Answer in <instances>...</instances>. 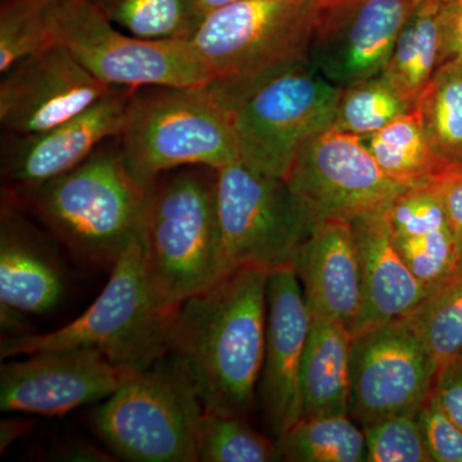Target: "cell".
Masks as SVG:
<instances>
[{"label": "cell", "mask_w": 462, "mask_h": 462, "mask_svg": "<svg viewBox=\"0 0 462 462\" xmlns=\"http://www.w3.org/2000/svg\"><path fill=\"white\" fill-rule=\"evenodd\" d=\"M267 275L236 269L176 310L167 355L206 412L243 416L257 396L267 327Z\"/></svg>", "instance_id": "cell-1"}, {"label": "cell", "mask_w": 462, "mask_h": 462, "mask_svg": "<svg viewBox=\"0 0 462 462\" xmlns=\"http://www.w3.org/2000/svg\"><path fill=\"white\" fill-rule=\"evenodd\" d=\"M142 245L149 281L169 309L231 273L218 225L216 170L182 167L149 185Z\"/></svg>", "instance_id": "cell-2"}, {"label": "cell", "mask_w": 462, "mask_h": 462, "mask_svg": "<svg viewBox=\"0 0 462 462\" xmlns=\"http://www.w3.org/2000/svg\"><path fill=\"white\" fill-rule=\"evenodd\" d=\"M176 310L161 302L149 281L141 236L116 261L107 284L83 315L50 333L3 337L0 355L93 349L141 372L167 355Z\"/></svg>", "instance_id": "cell-3"}, {"label": "cell", "mask_w": 462, "mask_h": 462, "mask_svg": "<svg viewBox=\"0 0 462 462\" xmlns=\"http://www.w3.org/2000/svg\"><path fill=\"white\" fill-rule=\"evenodd\" d=\"M148 188L133 178L120 147L103 144L71 171L23 197L76 258L112 267L141 238Z\"/></svg>", "instance_id": "cell-4"}, {"label": "cell", "mask_w": 462, "mask_h": 462, "mask_svg": "<svg viewBox=\"0 0 462 462\" xmlns=\"http://www.w3.org/2000/svg\"><path fill=\"white\" fill-rule=\"evenodd\" d=\"M117 139L143 187L182 167L218 170L239 161L229 111L208 87L134 89Z\"/></svg>", "instance_id": "cell-5"}, {"label": "cell", "mask_w": 462, "mask_h": 462, "mask_svg": "<svg viewBox=\"0 0 462 462\" xmlns=\"http://www.w3.org/2000/svg\"><path fill=\"white\" fill-rule=\"evenodd\" d=\"M211 90L229 111L240 162L287 179L303 144L333 124L342 89L300 60L242 87Z\"/></svg>", "instance_id": "cell-6"}, {"label": "cell", "mask_w": 462, "mask_h": 462, "mask_svg": "<svg viewBox=\"0 0 462 462\" xmlns=\"http://www.w3.org/2000/svg\"><path fill=\"white\" fill-rule=\"evenodd\" d=\"M322 0H240L203 18L190 45L211 89L242 87L309 60Z\"/></svg>", "instance_id": "cell-7"}, {"label": "cell", "mask_w": 462, "mask_h": 462, "mask_svg": "<svg viewBox=\"0 0 462 462\" xmlns=\"http://www.w3.org/2000/svg\"><path fill=\"white\" fill-rule=\"evenodd\" d=\"M203 412L189 378L165 356L102 401L91 421L116 457L135 462H196Z\"/></svg>", "instance_id": "cell-8"}, {"label": "cell", "mask_w": 462, "mask_h": 462, "mask_svg": "<svg viewBox=\"0 0 462 462\" xmlns=\"http://www.w3.org/2000/svg\"><path fill=\"white\" fill-rule=\"evenodd\" d=\"M53 44L111 88L207 87L189 41H145L123 32L93 0H54L47 14Z\"/></svg>", "instance_id": "cell-9"}, {"label": "cell", "mask_w": 462, "mask_h": 462, "mask_svg": "<svg viewBox=\"0 0 462 462\" xmlns=\"http://www.w3.org/2000/svg\"><path fill=\"white\" fill-rule=\"evenodd\" d=\"M216 203L231 272L293 267L316 217L285 179L236 161L216 170Z\"/></svg>", "instance_id": "cell-10"}, {"label": "cell", "mask_w": 462, "mask_h": 462, "mask_svg": "<svg viewBox=\"0 0 462 462\" xmlns=\"http://www.w3.org/2000/svg\"><path fill=\"white\" fill-rule=\"evenodd\" d=\"M438 365L403 319L354 334L348 413L361 427L418 413L436 383Z\"/></svg>", "instance_id": "cell-11"}, {"label": "cell", "mask_w": 462, "mask_h": 462, "mask_svg": "<svg viewBox=\"0 0 462 462\" xmlns=\"http://www.w3.org/2000/svg\"><path fill=\"white\" fill-rule=\"evenodd\" d=\"M285 180L316 220L383 211L409 188L385 175L363 136L334 126L303 144Z\"/></svg>", "instance_id": "cell-12"}, {"label": "cell", "mask_w": 462, "mask_h": 462, "mask_svg": "<svg viewBox=\"0 0 462 462\" xmlns=\"http://www.w3.org/2000/svg\"><path fill=\"white\" fill-rule=\"evenodd\" d=\"M419 0H322L309 63L340 89L384 71Z\"/></svg>", "instance_id": "cell-13"}, {"label": "cell", "mask_w": 462, "mask_h": 462, "mask_svg": "<svg viewBox=\"0 0 462 462\" xmlns=\"http://www.w3.org/2000/svg\"><path fill=\"white\" fill-rule=\"evenodd\" d=\"M138 373L112 363L93 349L27 356L26 360L2 365L0 410L63 415L105 401Z\"/></svg>", "instance_id": "cell-14"}, {"label": "cell", "mask_w": 462, "mask_h": 462, "mask_svg": "<svg viewBox=\"0 0 462 462\" xmlns=\"http://www.w3.org/2000/svg\"><path fill=\"white\" fill-rule=\"evenodd\" d=\"M2 76L0 123L12 135L57 126L112 89L57 44L23 58Z\"/></svg>", "instance_id": "cell-15"}, {"label": "cell", "mask_w": 462, "mask_h": 462, "mask_svg": "<svg viewBox=\"0 0 462 462\" xmlns=\"http://www.w3.org/2000/svg\"><path fill=\"white\" fill-rule=\"evenodd\" d=\"M134 89L112 88L90 107L44 132L14 135L3 154V176L25 196L83 163L118 138Z\"/></svg>", "instance_id": "cell-16"}, {"label": "cell", "mask_w": 462, "mask_h": 462, "mask_svg": "<svg viewBox=\"0 0 462 462\" xmlns=\"http://www.w3.org/2000/svg\"><path fill=\"white\" fill-rule=\"evenodd\" d=\"M266 296V343L257 397L267 428L278 438L300 418V366L311 315L293 267L269 273Z\"/></svg>", "instance_id": "cell-17"}, {"label": "cell", "mask_w": 462, "mask_h": 462, "mask_svg": "<svg viewBox=\"0 0 462 462\" xmlns=\"http://www.w3.org/2000/svg\"><path fill=\"white\" fill-rule=\"evenodd\" d=\"M66 273L56 252L16 209L3 206L0 223V321L3 333H26V315H44L66 294Z\"/></svg>", "instance_id": "cell-18"}, {"label": "cell", "mask_w": 462, "mask_h": 462, "mask_svg": "<svg viewBox=\"0 0 462 462\" xmlns=\"http://www.w3.org/2000/svg\"><path fill=\"white\" fill-rule=\"evenodd\" d=\"M310 314L355 327L363 303L361 270L351 221H316L293 263Z\"/></svg>", "instance_id": "cell-19"}, {"label": "cell", "mask_w": 462, "mask_h": 462, "mask_svg": "<svg viewBox=\"0 0 462 462\" xmlns=\"http://www.w3.org/2000/svg\"><path fill=\"white\" fill-rule=\"evenodd\" d=\"M361 270L363 303L351 333L398 320L428 291L404 263L392 239L388 208L352 218Z\"/></svg>", "instance_id": "cell-20"}, {"label": "cell", "mask_w": 462, "mask_h": 462, "mask_svg": "<svg viewBox=\"0 0 462 462\" xmlns=\"http://www.w3.org/2000/svg\"><path fill=\"white\" fill-rule=\"evenodd\" d=\"M392 239L428 293L462 270V248L430 185L404 189L388 207Z\"/></svg>", "instance_id": "cell-21"}, {"label": "cell", "mask_w": 462, "mask_h": 462, "mask_svg": "<svg viewBox=\"0 0 462 462\" xmlns=\"http://www.w3.org/2000/svg\"><path fill=\"white\" fill-rule=\"evenodd\" d=\"M352 338L343 322L311 315L300 366V418L348 413Z\"/></svg>", "instance_id": "cell-22"}, {"label": "cell", "mask_w": 462, "mask_h": 462, "mask_svg": "<svg viewBox=\"0 0 462 462\" xmlns=\"http://www.w3.org/2000/svg\"><path fill=\"white\" fill-rule=\"evenodd\" d=\"M442 65V29L436 0H419L382 75L415 109Z\"/></svg>", "instance_id": "cell-23"}, {"label": "cell", "mask_w": 462, "mask_h": 462, "mask_svg": "<svg viewBox=\"0 0 462 462\" xmlns=\"http://www.w3.org/2000/svg\"><path fill=\"white\" fill-rule=\"evenodd\" d=\"M364 142L385 175L406 187L425 184L449 163L431 148L416 108L364 136Z\"/></svg>", "instance_id": "cell-24"}, {"label": "cell", "mask_w": 462, "mask_h": 462, "mask_svg": "<svg viewBox=\"0 0 462 462\" xmlns=\"http://www.w3.org/2000/svg\"><path fill=\"white\" fill-rule=\"evenodd\" d=\"M276 440L281 461L366 462L363 427L349 413L300 418Z\"/></svg>", "instance_id": "cell-25"}, {"label": "cell", "mask_w": 462, "mask_h": 462, "mask_svg": "<svg viewBox=\"0 0 462 462\" xmlns=\"http://www.w3.org/2000/svg\"><path fill=\"white\" fill-rule=\"evenodd\" d=\"M416 109L438 156L462 162V58L447 60L437 69Z\"/></svg>", "instance_id": "cell-26"}, {"label": "cell", "mask_w": 462, "mask_h": 462, "mask_svg": "<svg viewBox=\"0 0 462 462\" xmlns=\"http://www.w3.org/2000/svg\"><path fill=\"white\" fill-rule=\"evenodd\" d=\"M118 29L145 41H190L200 25L193 0H93Z\"/></svg>", "instance_id": "cell-27"}, {"label": "cell", "mask_w": 462, "mask_h": 462, "mask_svg": "<svg viewBox=\"0 0 462 462\" xmlns=\"http://www.w3.org/2000/svg\"><path fill=\"white\" fill-rule=\"evenodd\" d=\"M418 334L438 370L462 355V270L431 291L402 318Z\"/></svg>", "instance_id": "cell-28"}, {"label": "cell", "mask_w": 462, "mask_h": 462, "mask_svg": "<svg viewBox=\"0 0 462 462\" xmlns=\"http://www.w3.org/2000/svg\"><path fill=\"white\" fill-rule=\"evenodd\" d=\"M197 455L203 462L281 461L276 438L252 430L240 416L206 411L197 433Z\"/></svg>", "instance_id": "cell-29"}, {"label": "cell", "mask_w": 462, "mask_h": 462, "mask_svg": "<svg viewBox=\"0 0 462 462\" xmlns=\"http://www.w3.org/2000/svg\"><path fill=\"white\" fill-rule=\"evenodd\" d=\"M413 111L382 74L340 90L331 126L367 136Z\"/></svg>", "instance_id": "cell-30"}, {"label": "cell", "mask_w": 462, "mask_h": 462, "mask_svg": "<svg viewBox=\"0 0 462 462\" xmlns=\"http://www.w3.org/2000/svg\"><path fill=\"white\" fill-rule=\"evenodd\" d=\"M54 0H2L0 72L23 58L51 47L47 14Z\"/></svg>", "instance_id": "cell-31"}, {"label": "cell", "mask_w": 462, "mask_h": 462, "mask_svg": "<svg viewBox=\"0 0 462 462\" xmlns=\"http://www.w3.org/2000/svg\"><path fill=\"white\" fill-rule=\"evenodd\" d=\"M363 430L366 462H431L418 413L389 416Z\"/></svg>", "instance_id": "cell-32"}, {"label": "cell", "mask_w": 462, "mask_h": 462, "mask_svg": "<svg viewBox=\"0 0 462 462\" xmlns=\"http://www.w3.org/2000/svg\"><path fill=\"white\" fill-rule=\"evenodd\" d=\"M431 462H462V430L430 396L418 412Z\"/></svg>", "instance_id": "cell-33"}, {"label": "cell", "mask_w": 462, "mask_h": 462, "mask_svg": "<svg viewBox=\"0 0 462 462\" xmlns=\"http://www.w3.org/2000/svg\"><path fill=\"white\" fill-rule=\"evenodd\" d=\"M427 184L442 203L449 226L462 248V162L447 163Z\"/></svg>", "instance_id": "cell-34"}, {"label": "cell", "mask_w": 462, "mask_h": 462, "mask_svg": "<svg viewBox=\"0 0 462 462\" xmlns=\"http://www.w3.org/2000/svg\"><path fill=\"white\" fill-rule=\"evenodd\" d=\"M431 396L462 430V355L438 370Z\"/></svg>", "instance_id": "cell-35"}, {"label": "cell", "mask_w": 462, "mask_h": 462, "mask_svg": "<svg viewBox=\"0 0 462 462\" xmlns=\"http://www.w3.org/2000/svg\"><path fill=\"white\" fill-rule=\"evenodd\" d=\"M442 29V65L462 58V0H436ZM440 65V66H442Z\"/></svg>", "instance_id": "cell-36"}, {"label": "cell", "mask_w": 462, "mask_h": 462, "mask_svg": "<svg viewBox=\"0 0 462 462\" xmlns=\"http://www.w3.org/2000/svg\"><path fill=\"white\" fill-rule=\"evenodd\" d=\"M53 460L74 462H112L117 458H112L105 449L97 448L90 443L72 442L58 447L51 454Z\"/></svg>", "instance_id": "cell-37"}, {"label": "cell", "mask_w": 462, "mask_h": 462, "mask_svg": "<svg viewBox=\"0 0 462 462\" xmlns=\"http://www.w3.org/2000/svg\"><path fill=\"white\" fill-rule=\"evenodd\" d=\"M32 422L21 419H5L0 422V449H7L12 443L25 436Z\"/></svg>", "instance_id": "cell-38"}, {"label": "cell", "mask_w": 462, "mask_h": 462, "mask_svg": "<svg viewBox=\"0 0 462 462\" xmlns=\"http://www.w3.org/2000/svg\"><path fill=\"white\" fill-rule=\"evenodd\" d=\"M236 2H240V0H193V5L200 23H202L203 18H206L208 14Z\"/></svg>", "instance_id": "cell-39"}]
</instances>
